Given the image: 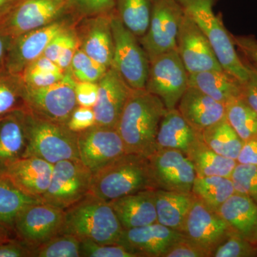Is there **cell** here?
Returning <instances> with one entry per match:
<instances>
[{"mask_svg":"<svg viewBox=\"0 0 257 257\" xmlns=\"http://www.w3.org/2000/svg\"><path fill=\"white\" fill-rule=\"evenodd\" d=\"M207 37L222 69L242 84L248 68L238 54L232 35L213 10V0H177Z\"/></svg>","mask_w":257,"mask_h":257,"instance_id":"4","label":"cell"},{"mask_svg":"<svg viewBox=\"0 0 257 257\" xmlns=\"http://www.w3.org/2000/svg\"><path fill=\"white\" fill-rule=\"evenodd\" d=\"M249 241H251V243L257 246V221L256 224H255L254 228H253L252 234H251V236H250Z\"/></svg>","mask_w":257,"mask_h":257,"instance_id":"56","label":"cell"},{"mask_svg":"<svg viewBox=\"0 0 257 257\" xmlns=\"http://www.w3.org/2000/svg\"><path fill=\"white\" fill-rule=\"evenodd\" d=\"M184 236L182 232L156 222L124 229L117 243L138 257H164L169 248Z\"/></svg>","mask_w":257,"mask_h":257,"instance_id":"20","label":"cell"},{"mask_svg":"<svg viewBox=\"0 0 257 257\" xmlns=\"http://www.w3.org/2000/svg\"><path fill=\"white\" fill-rule=\"evenodd\" d=\"M132 89L111 66L98 82V96L93 106L96 125L116 128Z\"/></svg>","mask_w":257,"mask_h":257,"instance_id":"18","label":"cell"},{"mask_svg":"<svg viewBox=\"0 0 257 257\" xmlns=\"http://www.w3.org/2000/svg\"><path fill=\"white\" fill-rule=\"evenodd\" d=\"M79 49V40L77 38V32H76L75 36L64 47L63 50L59 56L58 59L55 62V63L63 72H66L69 70L72 59Z\"/></svg>","mask_w":257,"mask_h":257,"instance_id":"50","label":"cell"},{"mask_svg":"<svg viewBox=\"0 0 257 257\" xmlns=\"http://www.w3.org/2000/svg\"><path fill=\"white\" fill-rule=\"evenodd\" d=\"M186 155L199 177L220 176L231 178L238 164L236 160L221 156L211 150L203 142L202 138L193 145Z\"/></svg>","mask_w":257,"mask_h":257,"instance_id":"30","label":"cell"},{"mask_svg":"<svg viewBox=\"0 0 257 257\" xmlns=\"http://www.w3.org/2000/svg\"><path fill=\"white\" fill-rule=\"evenodd\" d=\"M21 0H0V23L16 8Z\"/></svg>","mask_w":257,"mask_h":257,"instance_id":"54","label":"cell"},{"mask_svg":"<svg viewBox=\"0 0 257 257\" xmlns=\"http://www.w3.org/2000/svg\"><path fill=\"white\" fill-rule=\"evenodd\" d=\"M79 20L73 13H69L50 25L12 39L5 68L12 73L23 74L32 62L43 55L47 45L57 34L75 26Z\"/></svg>","mask_w":257,"mask_h":257,"instance_id":"11","label":"cell"},{"mask_svg":"<svg viewBox=\"0 0 257 257\" xmlns=\"http://www.w3.org/2000/svg\"><path fill=\"white\" fill-rule=\"evenodd\" d=\"M25 120L28 145L23 157H38L52 165L63 160H79L78 134L67 124L42 119L27 109Z\"/></svg>","mask_w":257,"mask_h":257,"instance_id":"5","label":"cell"},{"mask_svg":"<svg viewBox=\"0 0 257 257\" xmlns=\"http://www.w3.org/2000/svg\"><path fill=\"white\" fill-rule=\"evenodd\" d=\"M75 95L77 105L93 108L97 99L98 83L76 82Z\"/></svg>","mask_w":257,"mask_h":257,"instance_id":"47","label":"cell"},{"mask_svg":"<svg viewBox=\"0 0 257 257\" xmlns=\"http://www.w3.org/2000/svg\"><path fill=\"white\" fill-rule=\"evenodd\" d=\"M75 30L79 49L106 68L111 67L114 56L111 13L81 19Z\"/></svg>","mask_w":257,"mask_h":257,"instance_id":"19","label":"cell"},{"mask_svg":"<svg viewBox=\"0 0 257 257\" xmlns=\"http://www.w3.org/2000/svg\"><path fill=\"white\" fill-rule=\"evenodd\" d=\"M194 197L209 209L217 211L223 203L236 192L230 177L220 176L199 177L194 179L192 189Z\"/></svg>","mask_w":257,"mask_h":257,"instance_id":"31","label":"cell"},{"mask_svg":"<svg viewBox=\"0 0 257 257\" xmlns=\"http://www.w3.org/2000/svg\"><path fill=\"white\" fill-rule=\"evenodd\" d=\"M75 26L65 29L63 31L57 34L47 45L43 55L55 62L64 47L75 36Z\"/></svg>","mask_w":257,"mask_h":257,"instance_id":"45","label":"cell"},{"mask_svg":"<svg viewBox=\"0 0 257 257\" xmlns=\"http://www.w3.org/2000/svg\"><path fill=\"white\" fill-rule=\"evenodd\" d=\"M71 10L81 19L110 14L115 10V0H69Z\"/></svg>","mask_w":257,"mask_h":257,"instance_id":"40","label":"cell"},{"mask_svg":"<svg viewBox=\"0 0 257 257\" xmlns=\"http://www.w3.org/2000/svg\"><path fill=\"white\" fill-rule=\"evenodd\" d=\"M72 13L69 0H21L0 23V34L14 39Z\"/></svg>","mask_w":257,"mask_h":257,"instance_id":"12","label":"cell"},{"mask_svg":"<svg viewBox=\"0 0 257 257\" xmlns=\"http://www.w3.org/2000/svg\"><path fill=\"white\" fill-rule=\"evenodd\" d=\"M32 257H81V240L70 234H60L32 248Z\"/></svg>","mask_w":257,"mask_h":257,"instance_id":"36","label":"cell"},{"mask_svg":"<svg viewBox=\"0 0 257 257\" xmlns=\"http://www.w3.org/2000/svg\"><path fill=\"white\" fill-rule=\"evenodd\" d=\"M25 110L15 111L0 119V172L23 158L26 151Z\"/></svg>","mask_w":257,"mask_h":257,"instance_id":"24","label":"cell"},{"mask_svg":"<svg viewBox=\"0 0 257 257\" xmlns=\"http://www.w3.org/2000/svg\"><path fill=\"white\" fill-rule=\"evenodd\" d=\"M25 93L22 74L7 69L0 72V119L15 111L26 109Z\"/></svg>","mask_w":257,"mask_h":257,"instance_id":"35","label":"cell"},{"mask_svg":"<svg viewBox=\"0 0 257 257\" xmlns=\"http://www.w3.org/2000/svg\"><path fill=\"white\" fill-rule=\"evenodd\" d=\"M231 179L236 192L248 196L257 203V165L237 164Z\"/></svg>","mask_w":257,"mask_h":257,"instance_id":"39","label":"cell"},{"mask_svg":"<svg viewBox=\"0 0 257 257\" xmlns=\"http://www.w3.org/2000/svg\"><path fill=\"white\" fill-rule=\"evenodd\" d=\"M176 50L189 74L223 69L207 37L185 13L179 28Z\"/></svg>","mask_w":257,"mask_h":257,"instance_id":"16","label":"cell"},{"mask_svg":"<svg viewBox=\"0 0 257 257\" xmlns=\"http://www.w3.org/2000/svg\"><path fill=\"white\" fill-rule=\"evenodd\" d=\"M216 212L231 229L249 241L257 221V203L252 199L235 192Z\"/></svg>","mask_w":257,"mask_h":257,"instance_id":"28","label":"cell"},{"mask_svg":"<svg viewBox=\"0 0 257 257\" xmlns=\"http://www.w3.org/2000/svg\"><path fill=\"white\" fill-rule=\"evenodd\" d=\"M164 257H210V254L184 236L169 248Z\"/></svg>","mask_w":257,"mask_h":257,"instance_id":"44","label":"cell"},{"mask_svg":"<svg viewBox=\"0 0 257 257\" xmlns=\"http://www.w3.org/2000/svg\"><path fill=\"white\" fill-rule=\"evenodd\" d=\"M76 82L68 70L60 82L49 87L32 89L25 86L27 110L42 119L67 124L69 116L77 106Z\"/></svg>","mask_w":257,"mask_h":257,"instance_id":"7","label":"cell"},{"mask_svg":"<svg viewBox=\"0 0 257 257\" xmlns=\"http://www.w3.org/2000/svg\"><path fill=\"white\" fill-rule=\"evenodd\" d=\"M177 109L199 133L226 117V105L214 100L196 88H187Z\"/></svg>","mask_w":257,"mask_h":257,"instance_id":"22","label":"cell"},{"mask_svg":"<svg viewBox=\"0 0 257 257\" xmlns=\"http://www.w3.org/2000/svg\"><path fill=\"white\" fill-rule=\"evenodd\" d=\"M166 110L157 96L145 89H133L116 126L126 153L147 158L157 150V133Z\"/></svg>","mask_w":257,"mask_h":257,"instance_id":"1","label":"cell"},{"mask_svg":"<svg viewBox=\"0 0 257 257\" xmlns=\"http://www.w3.org/2000/svg\"><path fill=\"white\" fill-rule=\"evenodd\" d=\"M189 86L225 105L234 98L241 96V84L224 69L190 74Z\"/></svg>","mask_w":257,"mask_h":257,"instance_id":"27","label":"cell"},{"mask_svg":"<svg viewBox=\"0 0 257 257\" xmlns=\"http://www.w3.org/2000/svg\"><path fill=\"white\" fill-rule=\"evenodd\" d=\"M154 0H115V10L123 25L141 38L150 25Z\"/></svg>","mask_w":257,"mask_h":257,"instance_id":"33","label":"cell"},{"mask_svg":"<svg viewBox=\"0 0 257 257\" xmlns=\"http://www.w3.org/2000/svg\"><path fill=\"white\" fill-rule=\"evenodd\" d=\"M79 160L93 175L126 153L116 128L94 125L78 133Z\"/></svg>","mask_w":257,"mask_h":257,"instance_id":"15","label":"cell"},{"mask_svg":"<svg viewBox=\"0 0 257 257\" xmlns=\"http://www.w3.org/2000/svg\"><path fill=\"white\" fill-rule=\"evenodd\" d=\"M189 75L177 50L171 51L150 61L145 89L175 109L189 87Z\"/></svg>","mask_w":257,"mask_h":257,"instance_id":"10","label":"cell"},{"mask_svg":"<svg viewBox=\"0 0 257 257\" xmlns=\"http://www.w3.org/2000/svg\"><path fill=\"white\" fill-rule=\"evenodd\" d=\"M11 41V38L0 34V72L6 69L5 64H6L7 55H8V49Z\"/></svg>","mask_w":257,"mask_h":257,"instance_id":"53","label":"cell"},{"mask_svg":"<svg viewBox=\"0 0 257 257\" xmlns=\"http://www.w3.org/2000/svg\"><path fill=\"white\" fill-rule=\"evenodd\" d=\"M66 124L69 130L77 134L92 127L96 125L93 108L77 105L72 111Z\"/></svg>","mask_w":257,"mask_h":257,"instance_id":"43","label":"cell"},{"mask_svg":"<svg viewBox=\"0 0 257 257\" xmlns=\"http://www.w3.org/2000/svg\"><path fill=\"white\" fill-rule=\"evenodd\" d=\"M236 49L242 54L246 62L257 68V40L253 36H234Z\"/></svg>","mask_w":257,"mask_h":257,"instance_id":"48","label":"cell"},{"mask_svg":"<svg viewBox=\"0 0 257 257\" xmlns=\"http://www.w3.org/2000/svg\"><path fill=\"white\" fill-rule=\"evenodd\" d=\"M184 16L183 8L177 0H154L149 28L139 38L150 61L177 49Z\"/></svg>","mask_w":257,"mask_h":257,"instance_id":"8","label":"cell"},{"mask_svg":"<svg viewBox=\"0 0 257 257\" xmlns=\"http://www.w3.org/2000/svg\"><path fill=\"white\" fill-rule=\"evenodd\" d=\"M26 69L47 72H64L55 62L50 60L44 55L32 62Z\"/></svg>","mask_w":257,"mask_h":257,"instance_id":"52","label":"cell"},{"mask_svg":"<svg viewBox=\"0 0 257 257\" xmlns=\"http://www.w3.org/2000/svg\"><path fill=\"white\" fill-rule=\"evenodd\" d=\"M64 213L63 233L80 240L117 243L124 230L110 203L89 193Z\"/></svg>","mask_w":257,"mask_h":257,"instance_id":"3","label":"cell"},{"mask_svg":"<svg viewBox=\"0 0 257 257\" xmlns=\"http://www.w3.org/2000/svg\"><path fill=\"white\" fill-rule=\"evenodd\" d=\"M155 190L141 191L109 202L124 229L157 222Z\"/></svg>","mask_w":257,"mask_h":257,"instance_id":"23","label":"cell"},{"mask_svg":"<svg viewBox=\"0 0 257 257\" xmlns=\"http://www.w3.org/2000/svg\"><path fill=\"white\" fill-rule=\"evenodd\" d=\"M155 197L157 222L182 233L186 218L195 199L193 193L157 189Z\"/></svg>","mask_w":257,"mask_h":257,"instance_id":"26","label":"cell"},{"mask_svg":"<svg viewBox=\"0 0 257 257\" xmlns=\"http://www.w3.org/2000/svg\"><path fill=\"white\" fill-rule=\"evenodd\" d=\"M64 210L46 203L30 204L19 214L15 221L14 233L32 248L63 234Z\"/></svg>","mask_w":257,"mask_h":257,"instance_id":"13","label":"cell"},{"mask_svg":"<svg viewBox=\"0 0 257 257\" xmlns=\"http://www.w3.org/2000/svg\"><path fill=\"white\" fill-rule=\"evenodd\" d=\"M32 248L15 238L0 243V257H32Z\"/></svg>","mask_w":257,"mask_h":257,"instance_id":"49","label":"cell"},{"mask_svg":"<svg viewBox=\"0 0 257 257\" xmlns=\"http://www.w3.org/2000/svg\"><path fill=\"white\" fill-rule=\"evenodd\" d=\"M114 38L112 67L133 89H145L150 61L138 37L121 23L116 10L111 13Z\"/></svg>","mask_w":257,"mask_h":257,"instance_id":"6","label":"cell"},{"mask_svg":"<svg viewBox=\"0 0 257 257\" xmlns=\"http://www.w3.org/2000/svg\"><path fill=\"white\" fill-rule=\"evenodd\" d=\"M43 202L17 187L5 173L0 172V228L15 234V221L19 214L30 204Z\"/></svg>","mask_w":257,"mask_h":257,"instance_id":"29","label":"cell"},{"mask_svg":"<svg viewBox=\"0 0 257 257\" xmlns=\"http://www.w3.org/2000/svg\"><path fill=\"white\" fill-rule=\"evenodd\" d=\"M245 62L248 66V77L246 82L241 84V96L257 113V68L246 61Z\"/></svg>","mask_w":257,"mask_h":257,"instance_id":"46","label":"cell"},{"mask_svg":"<svg viewBox=\"0 0 257 257\" xmlns=\"http://www.w3.org/2000/svg\"><path fill=\"white\" fill-rule=\"evenodd\" d=\"M138 257L118 243L104 244L89 239L81 240V257Z\"/></svg>","mask_w":257,"mask_h":257,"instance_id":"41","label":"cell"},{"mask_svg":"<svg viewBox=\"0 0 257 257\" xmlns=\"http://www.w3.org/2000/svg\"><path fill=\"white\" fill-rule=\"evenodd\" d=\"M148 189H157L148 158L125 153L93 175L89 194L110 202Z\"/></svg>","mask_w":257,"mask_h":257,"instance_id":"2","label":"cell"},{"mask_svg":"<svg viewBox=\"0 0 257 257\" xmlns=\"http://www.w3.org/2000/svg\"><path fill=\"white\" fill-rule=\"evenodd\" d=\"M93 173L80 160L61 161L54 165L50 186L42 202L65 210L90 192Z\"/></svg>","mask_w":257,"mask_h":257,"instance_id":"9","label":"cell"},{"mask_svg":"<svg viewBox=\"0 0 257 257\" xmlns=\"http://www.w3.org/2000/svg\"><path fill=\"white\" fill-rule=\"evenodd\" d=\"M53 169L47 161L29 157L13 162L2 172L25 194L41 199L50 186Z\"/></svg>","mask_w":257,"mask_h":257,"instance_id":"21","label":"cell"},{"mask_svg":"<svg viewBox=\"0 0 257 257\" xmlns=\"http://www.w3.org/2000/svg\"><path fill=\"white\" fill-rule=\"evenodd\" d=\"M65 72H47L26 69L22 77L26 87L38 89L49 87L63 79Z\"/></svg>","mask_w":257,"mask_h":257,"instance_id":"42","label":"cell"},{"mask_svg":"<svg viewBox=\"0 0 257 257\" xmlns=\"http://www.w3.org/2000/svg\"><path fill=\"white\" fill-rule=\"evenodd\" d=\"M257 256V246L232 231L214 250L211 257Z\"/></svg>","mask_w":257,"mask_h":257,"instance_id":"38","label":"cell"},{"mask_svg":"<svg viewBox=\"0 0 257 257\" xmlns=\"http://www.w3.org/2000/svg\"><path fill=\"white\" fill-rule=\"evenodd\" d=\"M226 119L243 143L257 140V113L241 96L226 103Z\"/></svg>","mask_w":257,"mask_h":257,"instance_id":"34","label":"cell"},{"mask_svg":"<svg viewBox=\"0 0 257 257\" xmlns=\"http://www.w3.org/2000/svg\"><path fill=\"white\" fill-rule=\"evenodd\" d=\"M236 162L242 165H257V140L243 143Z\"/></svg>","mask_w":257,"mask_h":257,"instance_id":"51","label":"cell"},{"mask_svg":"<svg viewBox=\"0 0 257 257\" xmlns=\"http://www.w3.org/2000/svg\"><path fill=\"white\" fill-rule=\"evenodd\" d=\"M107 69L79 49L72 59L69 71L77 82L98 83Z\"/></svg>","mask_w":257,"mask_h":257,"instance_id":"37","label":"cell"},{"mask_svg":"<svg viewBox=\"0 0 257 257\" xmlns=\"http://www.w3.org/2000/svg\"><path fill=\"white\" fill-rule=\"evenodd\" d=\"M203 142L216 153L236 160L243 142L226 117L202 132Z\"/></svg>","mask_w":257,"mask_h":257,"instance_id":"32","label":"cell"},{"mask_svg":"<svg viewBox=\"0 0 257 257\" xmlns=\"http://www.w3.org/2000/svg\"><path fill=\"white\" fill-rule=\"evenodd\" d=\"M201 138L202 133L193 128L177 108L167 109L159 126L157 149H172L187 155Z\"/></svg>","mask_w":257,"mask_h":257,"instance_id":"25","label":"cell"},{"mask_svg":"<svg viewBox=\"0 0 257 257\" xmlns=\"http://www.w3.org/2000/svg\"><path fill=\"white\" fill-rule=\"evenodd\" d=\"M147 158L157 189L171 192H192L197 175L185 154L172 149H157Z\"/></svg>","mask_w":257,"mask_h":257,"instance_id":"14","label":"cell"},{"mask_svg":"<svg viewBox=\"0 0 257 257\" xmlns=\"http://www.w3.org/2000/svg\"><path fill=\"white\" fill-rule=\"evenodd\" d=\"M11 239V235L9 233L7 232L4 229L0 228V243L5 242Z\"/></svg>","mask_w":257,"mask_h":257,"instance_id":"55","label":"cell"},{"mask_svg":"<svg viewBox=\"0 0 257 257\" xmlns=\"http://www.w3.org/2000/svg\"><path fill=\"white\" fill-rule=\"evenodd\" d=\"M234 231L216 211L195 197L184 222L182 234L210 254Z\"/></svg>","mask_w":257,"mask_h":257,"instance_id":"17","label":"cell"}]
</instances>
